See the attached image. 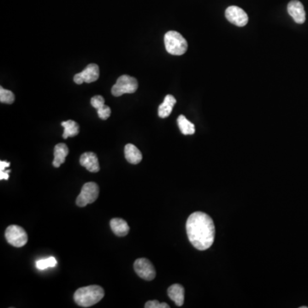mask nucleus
I'll return each instance as SVG.
<instances>
[{
  "mask_svg": "<svg viewBox=\"0 0 308 308\" xmlns=\"http://www.w3.org/2000/svg\"><path fill=\"white\" fill-rule=\"evenodd\" d=\"M166 51L174 56H181L188 50V42L182 34L177 31H169L165 35Z\"/></svg>",
  "mask_w": 308,
  "mask_h": 308,
  "instance_id": "7ed1b4c3",
  "label": "nucleus"
},
{
  "mask_svg": "<svg viewBox=\"0 0 308 308\" xmlns=\"http://www.w3.org/2000/svg\"><path fill=\"white\" fill-rule=\"evenodd\" d=\"M91 105L94 108L96 109L98 111V115L100 119H108L111 116V108L108 106L105 105V100L102 96L97 95L91 99Z\"/></svg>",
  "mask_w": 308,
  "mask_h": 308,
  "instance_id": "f8f14e48",
  "label": "nucleus"
},
{
  "mask_svg": "<svg viewBox=\"0 0 308 308\" xmlns=\"http://www.w3.org/2000/svg\"><path fill=\"white\" fill-rule=\"evenodd\" d=\"M15 101V95L12 91L4 89L3 87L0 88V102L12 105Z\"/></svg>",
  "mask_w": 308,
  "mask_h": 308,
  "instance_id": "412c9836",
  "label": "nucleus"
},
{
  "mask_svg": "<svg viewBox=\"0 0 308 308\" xmlns=\"http://www.w3.org/2000/svg\"><path fill=\"white\" fill-rule=\"evenodd\" d=\"M167 293H168L169 297L171 298V300H173L177 306H182L183 305L185 290H184L183 286L178 284V283L173 284L168 288Z\"/></svg>",
  "mask_w": 308,
  "mask_h": 308,
  "instance_id": "ddd939ff",
  "label": "nucleus"
},
{
  "mask_svg": "<svg viewBox=\"0 0 308 308\" xmlns=\"http://www.w3.org/2000/svg\"><path fill=\"white\" fill-rule=\"evenodd\" d=\"M100 194V188L97 183H87L83 185L80 194L76 199V205L79 207H84L86 205L94 203L97 200Z\"/></svg>",
  "mask_w": 308,
  "mask_h": 308,
  "instance_id": "39448f33",
  "label": "nucleus"
},
{
  "mask_svg": "<svg viewBox=\"0 0 308 308\" xmlns=\"http://www.w3.org/2000/svg\"><path fill=\"white\" fill-rule=\"evenodd\" d=\"M288 14L298 24H302L305 21V12L304 6L299 0H292L288 5Z\"/></svg>",
  "mask_w": 308,
  "mask_h": 308,
  "instance_id": "9d476101",
  "label": "nucleus"
},
{
  "mask_svg": "<svg viewBox=\"0 0 308 308\" xmlns=\"http://www.w3.org/2000/svg\"><path fill=\"white\" fill-rule=\"evenodd\" d=\"M177 124H178L180 130L184 135H190L195 133V127H194V123L188 121L183 115H181L177 118Z\"/></svg>",
  "mask_w": 308,
  "mask_h": 308,
  "instance_id": "6ab92c4d",
  "label": "nucleus"
},
{
  "mask_svg": "<svg viewBox=\"0 0 308 308\" xmlns=\"http://www.w3.org/2000/svg\"><path fill=\"white\" fill-rule=\"evenodd\" d=\"M145 308H170V305L167 303H160L156 299L154 300H149L145 303Z\"/></svg>",
  "mask_w": 308,
  "mask_h": 308,
  "instance_id": "5701e85b",
  "label": "nucleus"
},
{
  "mask_svg": "<svg viewBox=\"0 0 308 308\" xmlns=\"http://www.w3.org/2000/svg\"><path fill=\"white\" fill-rule=\"evenodd\" d=\"M57 260L54 257H49L47 259H43V260H38L36 262V267L40 271L46 270L47 268L51 267H55L57 265Z\"/></svg>",
  "mask_w": 308,
  "mask_h": 308,
  "instance_id": "aec40b11",
  "label": "nucleus"
},
{
  "mask_svg": "<svg viewBox=\"0 0 308 308\" xmlns=\"http://www.w3.org/2000/svg\"><path fill=\"white\" fill-rule=\"evenodd\" d=\"M81 166L85 167L88 171L93 173H96L100 171V164L98 160L97 155L94 152H85L80 158Z\"/></svg>",
  "mask_w": 308,
  "mask_h": 308,
  "instance_id": "9b49d317",
  "label": "nucleus"
},
{
  "mask_svg": "<svg viewBox=\"0 0 308 308\" xmlns=\"http://www.w3.org/2000/svg\"><path fill=\"white\" fill-rule=\"evenodd\" d=\"M100 77V68L95 63H90L87 66L83 71L74 74V83L81 85L83 83H91L99 79Z\"/></svg>",
  "mask_w": 308,
  "mask_h": 308,
  "instance_id": "6e6552de",
  "label": "nucleus"
},
{
  "mask_svg": "<svg viewBox=\"0 0 308 308\" xmlns=\"http://www.w3.org/2000/svg\"><path fill=\"white\" fill-rule=\"evenodd\" d=\"M61 125L64 128L63 134V139H67L68 137L76 136L80 131L79 124L73 120H68V121L63 122L61 123Z\"/></svg>",
  "mask_w": 308,
  "mask_h": 308,
  "instance_id": "a211bd4d",
  "label": "nucleus"
},
{
  "mask_svg": "<svg viewBox=\"0 0 308 308\" xmlns=\"http://www.w3.org/2000/svg\"><path fill=\"white\" fill-rule=\"evenodd\" d=\"M124 155H125L126 160L132 165H137L141 162L142 160V154L140 152V150L133 144H127L125 145Z\"/></svg>",
  "mask_w": 308,
  "mask_h": 308,
  "instance_id": "dca6fc26",
  "label": "nucleus"
},
{
  "mask_svg": "<svg viewBox=\"0 0 308 308\" xmlns=\"http://www.w3.org/2000/svg\"><path fill=\"white\" fill-rule=\"evenodd\" d=\"M68 148L67 145L64 143H59L55 145L54 147V160L52 165L55 168H59L61 165L65 162L66 157L68 156Z\"/></svg>",
  "mask_w": 308,
  "mask_h": 308,
  "instance_id": "4468645a",
  "label": "nucleus"
},
{
  "mask_svg": "<svg viewBox=\"0 0 308 308\" xmlns=\"http://www.w3.org/2000/svg\"><path fill=\"white\" fill-rule=\"evenodd\" d=\"M110 225H111V230L113 231V233L117 237H126L129 232V226H128V222L122 218L111 219Z\"/></svg>",
  "mask_w": 308,
  "mask_h": 308,
  "instance_id": "f3484780",
  "label": "nucleus"
},
{
  "mask_svg": "<svg viewBox=\"0 0 308 308\" xmlns=\"http://www.w3.org/2000/svg\"><path fill=\"white\" fill-rule=\"evenodd\" d=\"M6 239L10 245L22 248L27 244L29 238L24 228L18 225H11L6 228Z\"/></svg>",
  "mask_w": 308,
  "mask_h": 308,
  "instance_id": "423d86ee",
  "label": "nucleus"
},
{
  "mask_svg": "<svg viewBox=\"0 0 308 308\" xmlns=\"http://www.w3.org/2000/svg\"><path fill=\"white\" fill-rule=\"evenodd\" d=\"M134 269V271L140 278L146 281H151L156 277V271L153 265L145 258H140L135 260Z\"/></svg>",
  "mask_w": 308,
  "mask_h": 308,
  "instance_id": "0eeeda50",
  "label": "nucleus"
},
{
  "mask_svg": "<svg viewBox=\"0 0 308 308\" xmlns=\"http://www.w3.org/2000/svg\"><path fill=\"white\" fill-rule=\"evenodd\" d=\"M138 89V82L134 77L123 74L117 79L111 89V94L115 97H120L124 94H134Z\"/></svg>",
  "mask_w": 308,
  "mask_h": 308,
  "instance_id": "20e7f679",
  "label": "nucleus"
},
{
  "mask_svg": "<svg viewBox=\"0 0 308 308\" xmlns=\"http://www.w3.org/2000/svg\"><path fill=\"white\" fill-rule=\"evenodd\" d=\"M176 103H177V100L173 95L171 94L166 95L164 102L159 107V117L161 118L168 117L171 114Z\"/></svg>",
  "mask_w": 308,
  "mask_h": 308,
  "instance_id": "2eb2a0df",
  "label": "nucleus"
},
{
  "mask_svg": "<svg viewBox=\"0 0 308 308\" xmlns=\"http://www.w3.org/2000/svg\"><path fill=\"white\" fill-rule=\"evenodd\" d=\"M105 296V291L99 285H90L78 288L74 294V302L82 307H89L97 304Z\"/></svg>",
  "mask_w": 308,
  "mask_h": 308,
  "instance_id": "f03ea898",
  "label": "nucleus"
},
{
  "mask_svg": "<svg viewBox=\"0 0 308 308\" xmlns=\"http://www.w3.org/2000/svg\"><path fill=\"white\" fill-rule=\"evenodd\" d=\"M188 240L194 248L204 251L211 248L215 239V225L209 215L201 211L192 213L186 223Z\"/></svg>",
  "mask_w": 308,
  "mask_h": 308,
  "instance_id": "f257e3e1",
  "label": "nucleus"
},
{
  "mask_svg": "<svg viewBox=\"0 0 308 308\" xmlns=\"http://www.w3.org/2000/svg\"><path fill=\"white\" fill-rule=\"evenodd\" d=\"M11 166V163L6 161H0V179L8 180L11 173V170H7Z\"/></svg>",
  "mask_w": 308,
  "mask_h": 308,
  "instance_id": "4be33fe9",
  "label": "nucleus"
},
{
  "mask_svg": "<svg viewBox=\"0 0 308 308\" xmlns=\"http://www.w3.org/2000/svg\"><path fill=\"white\" fill-rule=\"evenodd\" d=\"M225 17L229 23L237 27H244L248 23V16L238 6H229L226 9Z\"/></svg>",
  "mask_w": 308,
  "mask_h": 308,
  "instance_id": "1a4fd4ad",
  "label": "nucleus"
}]
</instances>
